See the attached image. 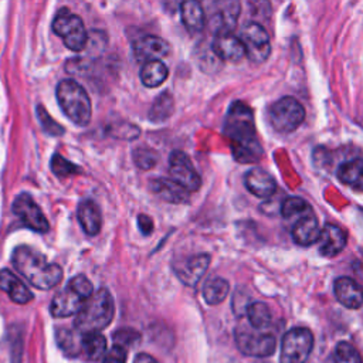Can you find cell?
<instances>
[{"instance_id": "1", "label": "cell", "mask_w": 363, "mask_h": 363, "mask_svg": "<svg viewBox=\"0 0 363 363\" xmlns=\"http://www.w3.org/2000/svg\"><path fill=\"white\" fill-rule=\"evenodd\" d=\"M224 133L231 142V153L240 163L258 162L262 155L261 143L257 138L252 109L242 101H235L230 105Z\"/></svg>"}, {"instance_id": "2", "label": "cell", "mask_w": 363, "mask_h": 363, "mask_svg": "<svg viewBox=\"0 0 363 363\" xmlns=\"http://www.w3.org/2000/svg\"><path fill=\"white\" fill-rule=\"evenodd\" d=\"M14 268L35 288L51 289L62 279V268L47 262L44 255L28 245H18L11 254Z\"/></svg>"}, {"instance_id": "3", "label": "cell", "mask_w": 363, "mask_h": 363, "mask_svg": "<svg viewBox=\"0 0 363 363\" xmlns=\"http://www.w3.org/2000/svg\"><path fill=\"white\" fill-rule=\"evenodd\" d=\"M115 303L111 292L101 288L85 302L82 309L77 313L74 326L79 335L99 333L113 319Z\"/></svg>"}, {"instance_id": "4", "label": "cell", "mask_w": 363, "mask_h": 363, "mask_svg": "<svg viewBox=\"0 0 363 363\" xmlns=\"http://www.w3.org/2000/svg\"><path fill=\"white\" fill-rule=\"evenodd\" d=\"M57 101L64 113L77 125L85 126L92 116V104L85 88L75 79H62L55 89Z\"/></svg>"}, {"instance_id": "5", "label": "cell", "mask_w": 363, "mask_h": 363, "mask_svg": "<svg viewBox=\"0 0 363 363\" xmlns=\"http://www.w3.org/2000/svg\"><path fill=\"white\" fill-rule=\"evenodd\" d=\"M92 295V282L85 275L79 274L71 278L67 286L54 295L50 305V312L54 318L77 315Z\"/></svg>"}, {"instance_id": "6", "label": "cell", "mask_w": 363, "mask_h": 363, "mask_svg": "<svg viewBox=\"0 0 363 363\" xmlns=\"http://www.w3.org/2000/svg\"><path fill=\"white\" fill-rule=\"evenodd\" d=\"M52 31L62 38L67 48L72 51H82L86 45V30L79 16L71 13L68 9H61L52 20Z\"/></svg>"}, {"instance_id": "7", "label": "cell", "mask_w": 363, "mask_h": 363, "mask_svg": "<svg viewBox=\"0 0 363 363\" xmlns=\"http://www.w3.org/2000/svg\"><path fill=\"white\" fill-rule=\"evenodd\" d=\"M269 119L277 132L289 133L298 129L303 122L305 109L298 99L292 96H284L271 106Z\"/></svg>"}, {"instance_id": "8", "label": "cell", "mask_w": 363, "mask_h": 363, "mask_svg": "<svg viewBox=\"0 0 363 363\" xmlns=\"http://www.w3.org/2000/svg\"><path fill=\"white\" fill-rule=\"evenodd\" d=\"M235 343L241 353L254 357H267L275 350V337L271 333L257 330L251 325H240L235 329Z\"/></svg>"}, {"instance_id": "9", "label": "cell", "mask_w": 363, "mask_h": 363, "mask_svg": "<svg viewBox=\"0 0 363 363\" xmlns=\"http://www.w3.org/2000/svg\"><path fill=\"white\" fill-rule=\"evenodd\" d=\"M313 349V335L306 328L289 329L281 343V363H305Z\"/></svg>"}, {"instance_id": "10", "label": "cell", "mask_w": 363, "mask_h": 363, "mask_svg": "<svg viewBox=\"0 0 363 363\" xmlns=\"http://www.w3.org/2000/svg\"><path fill=\"white\" fill-rule=\"evenodd\" d=\"M245 55L252 62H264L271 54V41L267 30L259 23H247L240 34Z\"/></svg>"}, {"instance_id": "11", "label": "cell", "mask_w": 363, "mask_h": 363, "mask_svg": "<svg viewBox=\"0 0 363 363\" xmlns=\"http://www.w3.org/2000/svg\"><path fill=\"white\" fill-rule=\"evenodd\" d=\"M169 173L173 182L184 187L189 193L197 191L201 186V179L196 172L189 156L182 150H173L169 156Z\"/></svg>"}, {"instance_id": "12", "label": "cell", "mask_w": 363, "mask_h": 363, "mask_svg": "<svg viewBox=\"0 0 363 363\" xmlns=\"http://www.w3.org/2000/svg\"><path fill=\"white\" fill-rule=\"evenodd\" d=\"M13 213L23 221V224L35 233H47L50 228L48 220L43 210L28 193L18 194L11 206Z\"/></svg>"}, {"instance_id": "13", "label": "cell", "mask_w": 363, "mask_h": 363, "mask_svg": "<svg viewBox=\"0 0 363 363\" xmlns=\"http://www.w3.org/2000/svg\"><path fill=\"white\" fill-rule=\"evenodd\" d=\"M132 50L135 58L143 64L149 61H162V58L170 54L169 43L162 37L153 34L143 35L135 40Z\"/></svg>"}, {"instance_id": "14", "label": "cell", "mask_w": 363, "mask_h": 363, "mask_svg": "<svg viewBox=\"0 0 363 363\" xmlns=\"http://www.w3.org/2000/svg\"><path fill=\"white\" fill-rule=\"evenodd\" d=\"M238 16H240L238 1H221V3H216V10L211 13L208 21L211 28L216 31V35L231 34V30H234Z\"/></svg>"}, {"instance_id": "15", "label": "cell", "mask_w": 363, "mask_h": 363, "mask_svg": "<svg viewBox=\"0 0 363 363\" xmlns=\"http://www.w3.org/2000/svg\"><path fill=\"white\" fill-rule=\"evenodd\" d=\"M208 265H210V255L197 254L186 258L183 262L174 267V272L184 285L194 286L206 274Z\"/></svg>"}, {"instance_id": "16", "label": "cell", "mask_w": 363, "mask_h": 363, "mask_svg": "<svg viewBox=\"0 0 363 363\" xmlns=\"http://www.w3.org/2000/svg\"><path fill=\"white\" fill-rule=\"evenodd\" d=\"M211 51L218 60L228 62H238L245 57L244 44L233 34L216 35L211 44Z\"/></svg>"}, {"instance_id": "17", "label": "cell", "mask_w": 363, "mask_h": 363, "mask_svg": "<svg viewBox=\"0 0 363 363\" xmlns=\"http://www.w3.org/2000/svg\"><path fill=\"white\" fill-rule=\"evenodd\" d=\"M318 241H319L320 255L332 258L343 251L347 242V235L343 228L335 224H326L320 230V237Z\"/></svg>"}, {"instance_id": "18", "label": "cell", "mask_w": 363, "mask_h": 363, "mask_svg": "<svg viewBox=\"0 0 363 363\" xmlns=\"http://www.w3.org/2000/svg\"><path fill=\"white\" fill-rule=\"evenodd\" d=\"M333 292L345 308L357 309L363 305V288L349 277L337 278L333 285Z\"/></svg>"}, {"instance_id": "19", "label": "cell", "mask_w": 363, "mask_h": 363, "mask_svg": "<svg viewBox=\"0 0 363 363\" xmlns=\"http://www.w3.org/2000/svg\"><path fill=\"white\" fill-rule=\"evenodd\" d=\"M244 184L248 191H251L257 197H269L275 193L277 184L274 177L264 169L255 167L245 173Z\"/></svg>"}, {"instance_id": "20", "label": "cell", "mask_w": 363, "mask_h": 363, "mask_svg": "<svg viewBox=\"0 0 363 363\" xmlns=\"http://www.w3.org/2000/svg\"><path fill=\"white\" fill-rule=\"evenodd\" d=\"M320 237V227L318 218L311 213L301 217L292 227V238L301 247H309Z\"/></svg>"}, {"instance_id": "21", "label": "cell", "mask_w": 363, "mask_h": 363, "mask_svg": "<svg viewBox=\"0 0 363 363\" xmlns=\"http://www.w3.org/2000/svg\"><path fill=\"white\" fill-rule=\"evenodd\" d=\"M150 189L162 200L174 203V204L186 203L189 200V194H190L180 184H177L172 179H164V177H157V179L150 180Z\"/></svg>"}, {"instance_id": "22", "label": "cell", "mask_w": 363, "mask_h": 363, "mask_svg": "<svg viewBox=\"0 0 363 363\" xmlns=\"http://www.w3.org/2000/svg\"><path fill=\"white\" fill-rule=\"evenodd\" d=\"M77 217L88 235H96L102 227V216L98 204L89 199L82 200L77 208Z\"/></svg>"}, {"instance_id": "23", "label": "cell", "mask_w": 363, "mask_h": 363, "mask_svg": "<svg viewBox=\"0 0 363 363\" xmlns=\"http://www.w3.org/2000/svg\"><path fill=\"white\" fill-rule=\"evenodd\" d=\"M0 289L16 303L24 305L33 299L31 291L9 269H0Z\"/></svg>"}, {"instance_id": "24", "label": "cell", "mask_w": 363, "mask_h": 363, "mask_svg": "<svg viewBox=\"0 0 363 363\" xmlns=\"http://www.w3.org/2000/svg\"><path fill=\"white\" fill-rule=\"evenodd\" d=\"M180 17L183 26L190 33H200L206 26V13L199 1L187 0L180 4Z\"/></svg>"}, {"instance_id": "25", "label": "cell", "mask_w": 363, "mask_h": 363, "mask_svg": "<svg viewBox=\"0 0 363 363\" xmlns=\"http://www.w3.org/2000/svg\"><path fill=\"white\" fill-rule=\"evenodd\" d=\"M337 177L346 186L357 191H363V157L342 163L337 170Z\"/></svg>"}, {"instance_id": "26", "label": "cell", "mask_w": 363, "mask_h": 363, "mask_svg": "<svg viewBox=\"0 0 363 363\" xmlns=\"http://www.w3.org/2000/svg\"><path fill=\"white\" fill-rule=\"evenodd\" d=\"M169 75V69L163 61H149L140 68L139 77L145 86L156 88L164 82Z\"/></svg>"}, {"instance_id": "27", "label": "cell", "mask_w": 363, "mask_h": 363, "mask_svg": "<svg viewBox=\"0 0 363 363\" xmlns=\"http://www.w3.org/2000/svg\"><path fill=\"white\" fill-rule=\"evenodd\" d=\"M173 111H174V99L170 92L164 91L155 98L149 109V119L155 123L164 122L167 118L172 116Z\"/></svg>"}, {"instance_id": "28", "label": "cell", "mask_w": 363, "mask_h": 363, "mask_svg": "<svg viewBox=\"0 0 363 363\" xmlns=\"http://www.w3.org/2000/svg\"><path fill=\"white\" fill-rule=\"evenodd\" d=\"M106 352V340L101 333L81 335V353L88 360H98Z\"/></svg>"}, {"instance_id": "29", "label": "cell", "mask_w": 363, "mask_h": 363, "mask_svg": "<svg viewBox=\"0 0 363 363\" xmlns=\"http://www.w3.org/2000/svg\"><path fill=\"white\" fill-rule=\"evenodd\" d=\"M228 291L230 285L224 278L213 277L203 286V298L208 305H218L225 299Z\"/></svg>"}, {"instance_id": "30", "label": "cell", "mask_w": 363, "mask_h": 363, "mask_svg": "<svg viewBox=\"0 0 363 363\" xmlns=\"http://www.w3.org/2000/svg\"><path fill=\"white\" fill-rule=\"evenodd\" d=\"M247 318L250 325L257 330H264L271 325L272 316L267 303L264 302H251L247 309Z\"/></svg>"}, {"instance_id": "31", "label": "cell", "mask_w": 363, "mask_h": 363, "mask_svg": "<svg viewBox=\"0 0 363 363\" xmlns=\"http://www.w3.org/2000/svg\"><path fill=\"white\" fill-rule=\"evenodd\" d=\"M326 363H363L357 349L349 342H339L326 359Z\"/></svg>"}, {"instance_id": "32", "label": "cell", "mask_w": 363, "mask_h": 363, "mask_svg": "<svg viewBox=\"0 0 363 363\" xmlns=\"http://www.w3.org/2000/svg\"><path fill=\"white\" fill-rule=\"evenodd\" d=\"M132 157L135 164L142 170H149L156 166L159 160V155L155 149L147 146H138L132 152Z\"/></svg>"}, {"instance_id": "33", "label": "cell", "mask_w": 363, "mask_h": 363, "mask_svg": "<svg viewBox=\"0 0 363 363\" xmlns=\"http://www.w3.org/2000/svg\"><path fill=\"white\" fill-rule=\"evenodd\" d=\"M306 211L311 213V207L309 204L301 199V197H286L282 204H281V214L285 217V218H291L294 216H299V214H303V216H308L305 214Z\"/></svg>"}, {"instance_id": "34", "label": "cell", "mask_w": 363, "mask_h": 363, "mask_svg": "<svg viewBox=\"0 0 363 363\" xmlns=\"http://www.w3.org/2000/svg\"><path fill=\"white\" fill-rule=\"evenodd\" d=\"M57 342L58 346L62 349V352L68 356H77L81 353V339L77 340L75 333L69 330H58L57 332Z\"/></svg>"}, {"instance_id": "35", "label": "cell", "mask_w": 363, "mask_h": 363, "mask_svg": "<svg viewBox=\"0 0 363 363\" xmlns=\"http://www.w3.org/2000/svg\"><path fill=\"white\" fill-rule=\"evenodd\" d=\"M51 170L58 176V177H68V176H72V174H77V173H81V169L74 164L72 162H69L68 159L62 157L61 155L55 153L51 159Z\"/></svg>"}, {"instance_id": "36", "label": "cell", "mask_w": 363, "mask_h": 363, "mask_svg": "<svg viewBox=\"0 0 363 363\" xmlns=\"http://www.w3.org/2000/svg\"><path fill=\"white\" fill-rule=\"evenodd\" d=\"M37 118H38L40 125L45 133H48L51 136H61L65 132V129L48 115V112L45 111V108L43 105L37 106Z\"/></svg>"}, {"instance_id": "37", "label": "cell", "mask_w": 363, "mask_h": 363, "mask_svg": "<svg viewBox=\"0 0 363 363\" xmlns=\"http://www.w3.org/2000/svg\"><path fill=\"white\" fill-rule=\"evenodd\" d=\"M139 339H140V333L130 328H123L113 333V345H118V346H122L126 349H129L130 346L138 343Z\"/></svg>"}, {"instance_id": "38", "label": "cell", "mask_w": 363, "mask_h": 363, "mask_svg": "<svg viewBox=\"0 0 363 363\" xmlns=\"http://www.w3.org/2000/svg\"><path fill=\"white\" fill-rule=\"evenodd\" d=\"M128 350H129V349H126V347L113 345V346L111 347V350L105 354L102 363H125V362H126Z\"/></svg>"}, {"instance_id": "39", "label": "cell", "mask_w": 363, "mask_h": 363, "mask_svg": "<svg viewBox=\"0 0 363 363\" xmlns=\"http://www.w3.org/2000/svg\"><path fill=\"white\" fill-rule=\"evenodd\" d=\"M242 301H244V302H250V296H248L247 294H242L241 291L237 289V292L234 294V298H233V309H234V312H235L238 316L247 313V309H248V306H250V305L242 303Z\"/></svg>"}, {"instance_id": "40", "label": "cell", "mask_w": 363, "mask_h": 363, "mask_svg": "<svg viewBox=\"0 0 363 363\" xmlns=\"http://www.w3.org/2000/svg\"><path fill=\"white\" fill-rule=\"evenodd\" d=\"M138 225L143 235H150L153 231V220L146 214H139L138 217Z\"/></svg>"}, {"instance_id": "41", "label": "cell", "mask_w": 363, "mask_h": 363, "mask_svg": "<svg viewBox=\"0 0 363 363\" xmlns=\"http://www.w3.org/2000/svg\"><path fill=\"white\" fill-rule=\"evenodd\" d=\"M133 363H159V362L147 353H139V354H136Z\"/></svg>"}]
</instances>
